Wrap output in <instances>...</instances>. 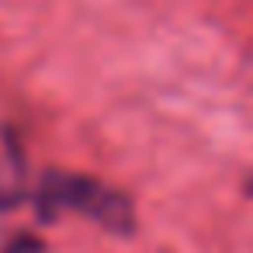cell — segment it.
<instances>
[{"label":"cell","instance_id":"3","mask_svg":"<svg viewBox=\"0 0 253 253\" xmlns=\"http://www.w3.org/2000/svg\"><path fill=\"white\" fill-rule=\"evenodd\" d=\"M7 253H39V246H35L32 239H18V243H14Z\"/></svg>","mask_w":253,"mask_h":253},{"label":"cell","instance_id":"1","mask_svg":"<svg viewBox=\"0 0 253 253\" xmlns=\"http://www.w3.org/2000/svg\"><path fill=\"white\" fill-rule=\"evenodd\" d=\"M39 201H42V211L45 215H56L59 208H80L84 215L104 222L108 229H118L125 232L132 225V208L122 194L108 191L104 184L90 180V177H70V173H52L45 177L42 191H39Z\"/></svg>","mask_w":253,"mask_h":253},{"label":"cell","instance_id":"2","mask_svg":"<svg viewBox=\"0 0 253 253\" xmlns=\"http://www.w3.org/2000/svg\"><path fill=\"white\" fill-rule=\"evenodd\" d=\"M25 194V160L14 135L0 125V211L14 208Z\"/></svg>","mask_w":253,"mask_h":253}]
</instances>
